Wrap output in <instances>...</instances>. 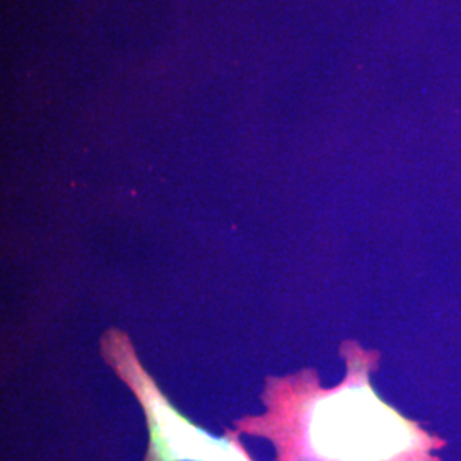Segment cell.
Wrapping results in <instances>:
<instances>
[{"label": "cell", "instance_id": "obj_1", "mask_svg": "<svg viewBox=\"0 0 461 461\" xmlns=\"http://www.w3.org/2000/svg\"><path fill=\"white\" fill-rule=\"evenodd\" d=\"M347 378L327 390L313 371L265 383V412L234 422L238 436L262 438L276 461H439L443 441L386 405L369 383L378 361L354 342L342 347Z\"/></svg>", "mask_w": 461, "mask_h": 461}, {"label": "cell", "instance_id": "obj_2", "mask_svg": "<svg viewBox=\"0 0 461 461\" xmlns=\"http://www.w3.org/2000/svg\"><path fill=\"white\" fill-rule=\"evenodd\" d=\"M101 352L146 413L149 446L144 461H253L234 430L215 438L175 409L139 361L125 331L108 330Z\"/></svg>", "mask_w": 461, "mask_h": 461}]
</instances>
